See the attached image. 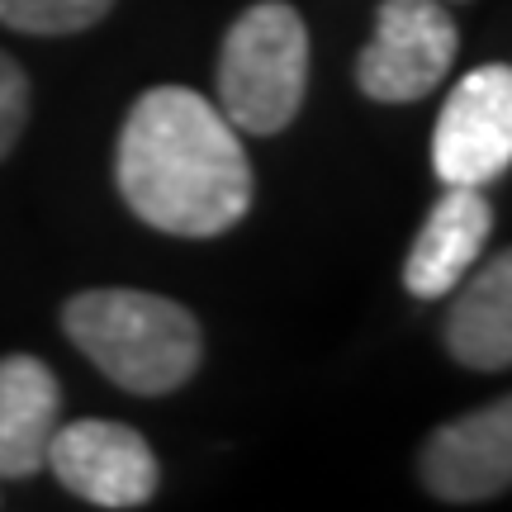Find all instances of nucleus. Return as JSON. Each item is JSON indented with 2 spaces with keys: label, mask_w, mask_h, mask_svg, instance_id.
I'll list each match as a JSON object with an SVG mask.
<instances>
[{
  "label": "nucleus",
  "mask_w": 512,
  "mask_h": 512,
  "mask_svg": "<svg viewBox=\"0 0 512 512\" xmlns=\"http://www.w3.org/2000/svg\"><path fill=\"white\" fill-rule=\"evenodd\" d=\"M29 119V76L10 53H0V162L10 157Z\"/></svg>",
  "instance_id": "obj_12"
},
{
  "label": "nucleus",
  "mask_w": 512,
  "mask_h": 512,
  "mask_svg": "<svg viewBox=\"0 0 512 512\" xmlns=\"http://www.w3.org/2000/svg\"><path fill=\"white\" fill-rule=\"evenodd\" d=\"M441 5H460V0H441Z\"/></svg>",
  "instance_id": "obj_13"
},
{
  "label": "nucleus",
  "mask_w": 512,
  "mask_h": 512,
  "mask_svg": "<svg viewBox=\"0 0 512 512\" xmlns=\"http://www.w3.org/2000/svg\"><path fill=\"white\" fill-rule=\"evenodd\" d=\"M460 53V29L441 0H384L375 38L356 62V86L380 105H413L446 81Z\"/></svg>",
  "instance_id": "obj_4"
},
{
  "label": "nucleus",
  "mask_w": 512,
  "mask_h": 512,
  "mask_svg": "<svg viewBox=\"0 0 512 512\" xmlns=\"http://www.w3.org/2000/svg\"><path fill=\"white\" fill-rule=\"evenodd\" d=\"M446 318V351L470 370L512 366V256L498 252L479 275H465Z\"/></svg>",
  "instance_id": "obj_10"
},
{
  "label": "nucleus",
  "mask_w": 512,
  "mask_h": 512,
  "mask_svg": "<svg viewBox=\"0 0 512 512\" xmlns=\"http://www.w3.org/2000/svg\"><path fill=\"white\" fill-rule=\"evenodd\" d=\"M418 475L441 503H489L512 484V403L494 399L446 422L422 446Z\"/></svg>",
  "instance_id": "obj_7"
},
{
  "label": "nucleus",
  "mask_w": 512,
  "mask_h": 512,
  "mask_svg": "<svg viewBox=\"0 0 512 512\" xmlns=\"http://www.w3.org/2000/svg\"><path fill=\"white\" fill-rule=\"evenodd\" d=\"M494 233V204L475 185H446V195L432 204V214L413 238V252L403 261V285L418 299H441L470 275L484 242Z\"/></svg>",
  "instance_id": "obj_8"
},
{
  "label": "nucleus",
  "mask_w": 512,
  "mask_h": 512,
  "mask_svg": "<svg viewBox=\"0 0 512 512\" xmlns=\"http://www.w3.org/2000/svg\"><path fill=\"white\" fill-rule=\"evenodd\" d=\"M114 181L124 204L171 238H223L252 209V162L214 100L152 86L128 110Z\"/></svg>",
  "instance_id": "obj_1"
},
{
  "label": "nucleus",
  "mask_w": 512,
  "mask_h": 512,
  "mask_svg": "<svg viewBox=\"0 0 512 512\" xmlns=\"http://www.w3.org/2000/svg\"><path fill=\"white\" fill-rule=\"evenodd\" d=\"M62 328L128 394H171L200 370V323L166 294L86 290L67 299Z\"/></svg>",
  "instance_id": "obj_2"
},
{
  "label": "nucleus",
  "mask_w": 512,
  "mask_h": 512,
  "mask_svg": "<svg viewBox=\"0 0 512 512\" xmlns=\"http://www.w3.org/2000/svg\"><path fill=\"white\" fill-rule=\"evenodd\" d=\"M309 91V29L294 5H247L223 34L219 110L238 133H285Z\"/></svg>",
  "instance_id": "obj_3"
},
{
  "label": "nucleus",
  "mask_w": 512,
  "mask_h": 512,
  "mask_svg": "<svg viewBox=\"0 0 512 512\" xmlns=\"http://www.w3.org/2000/svg\"><path fill=\"white\" fill-rule=\"evenodd\" d=\"M43 465L53 470L67 494L110 512L143 508L162 484V470H157L147 437L110 418H81L57 427L48 437Z\"/></svg>",
  "instance_id": "obj_5"
},
{
  "label": "nucleus",
  "mask_w": 512,
  "mask_h": 512,
  "mask_svg": "<svg viewBox=\"0 0 512 512\" xmlns=\"http://www.w3.org/2000/svg\"><path fill=\"white\" fill-rule=\"evenodd\" d=\"M57 408V375L38 356H0V479H29L43 470Z\"/></svg>",
  "instance_id": "obj_9"
},
{
  "label": "nucleus",
  "mask_w": 512,
  "mask_h": 512,
  "mask_svg": "<svg viewBox=\"0 0 512 512\" xmlns=\"http://www.w3.org/2000/svg\"><path fill=\"white\" fill-rule=\"evenodd\" d=\"M512 162V72L503 62L475 67L446 95L432 133V171L441 185L484 190Z\"/></svg>",
  "instance_id": "obj_6"
},
{
  "label": "nucleus",
  "mask_w": 512,
  "mask_h": 512,
  "mask_svg": "<svg viewBox=\"0 0 512 512\" xmlns=\"http://www.w3.org/2000/svg\"><path fill=\"white\" fill-rule=\"evenodd\" d=\"M114 10V0H0V24L19 34H81Z\"/></svg>",
  "instance_id": "obj_11"
}]
</instances>
